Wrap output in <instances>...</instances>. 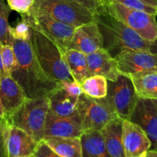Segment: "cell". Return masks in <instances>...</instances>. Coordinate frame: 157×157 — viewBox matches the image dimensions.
Listing matches in <instances>:
<instances>
[{
    "label": "cell",
    "mask_w": 157,
    "mask_h": 157,
    "mask_svg": "<svg viewBox=\"0 0 157 157\" xmlns=\"http://www.w3.org/2000/svg\"><path fill=\"white\" fill-rule=\"evenodd\" d=\"M12 48L17 59V65L11 77L21 87L26 98L47 97L60 86L59 81L47 75L40 66L30 40L13 39Z\"/></svg>",
    "instance_id": "6da1fadb"
},
{
    "label": "cell",
    "mask_w": 157,
    "mask_h": 157,
    "mask_svg": "<svg viewBox=\"0 0 157 157\" xmlns=\"http://www.w3.org/2000/svg\"><path fill=\"white\" fill-rule=\"evenodd\" d=\"M94 21L101 32L103 48L113 58L125 50L157 53V41L145 39L133 29L110 15L104 6L94 15Z\"/></svg>",
    "instance_id": "7a4b0ae2"
},
{
    "label": "cell",
    "mask_w": 157,
    "mask_h": 157,
    "mask_svg": "<svg viewBox=\"0 0 157 157\" xmlns=\"http://www.w3.org/2000/svg\"><path fill=\"white\" fill-rule=\"evenodd\" d=\"M31 41L37 60L46 75L59 82L74 80L61 49L55 43L34 29H32Z\"/></svg>",
    "instance_id": "3957f363"
},
{
    "label": "cell",
    "mask_w": 157,
    "mask_h": 157,
    "mask_svg": "<svg viewBox=\"0 0 157 157\" xmlns=\"http://www.w3.org/2000/svg\"><path fill=\"white\" fill-rule=\"evenodd\" d=\"M48 111L49 101L47 97L26 98L13 114L5 119L9 124L23 130L39 143L44 137V124Z\"/></svg>",
    "instance_id": "277c9868"
},
{
    "label": "cell",
    "mask_w": 157,
    "mask_h": 157,
    "mask_svg": "<svg viewBox=\"0 0 157 157\" xmlns=\"http://www.w3.org/2000/svg\"><path fill=\"white\" fill-rule=\"evenodd\" d=\"M31 9L75 28L94 21L91 12L71 0H35Z\"/></svg>",
    "instance_id": "5b68a950"
},
{
    "label": "cell",
    "mask_w": 157,
    "mask_h": 157,
    "mask_svg": "<svg viewBox=\"0 0 157 157\" xmlns=\"http://www.w3.org/2000/svg\"><path fill=\"white\" fill-rule=\"evenodd\" d=\"M139 98L130 77L121 74L116 81H107V94L102 99L118 117L128 120Z\"/></svg>",
    "instance_id": "8992f818"
},
{
    "label": "cell",
    "mask_w": 157,
    "mask_h": 157,
    "mask_svg": "<svg viewBox=\"0 0 157 157\" xmlns=\"http://www.w3.org/2000/svg\"><path fill=\"white\" fill-rule=\"evenodd\" d=\"M111 15L133 29L148 41H157L156 15L144 11L130 9L117 2L103 4Z\"/></svg>",
    "instance_id": "52a82bcc"
},
{
    "label": "cell",
    "mask_w": 157,
    "mask_h": 157,
    "mask_svg": "<svg viewBox=\"0 0 157 157\" xmlns=\"http://www.w3.org/2000/svg\"><path fill=\"white\" fill-rule=\"evenodd\" d=\"M21 16L25 18L32 29L44 34L61 49V52L68 49L75 28L55 19L44 13L32 9Z\"/></svg>",
    "instance_id": "ba28073f"
},
{
    "label": "cell",
    "mask_w": 157,
    "mask_h": 157,
    "mask_svg": "<svg viewBox=\"0 0 157 157\" xmlns=\"http://www.w3.org/2000/svg\"><path fill=\"white\" fill-rule=\"evenodd\" d=\"M78 111L84 131L101 130L112 120L118 117L102 98L94 99L84 93L78 98Z\"/></svg>",
    "instance_id": "9c48e42d"
},
{
    "label": "cell",
    "mask_w": 157,
    "mask_h": 157,
    "mask_svg": "<svg viewBox=\"0 0 157 157\" xmlns=\"http://www.w3.org/2000/svg\"><path fill=\"white\" fill-rule=\"evenodd\" d=\"M128 120L145 132L150 150L157 151V100L140 98Z\"/></svg>",
    "instance_id": "30bf717a"
},
{
    "label": "cell",
    "mask_w": 157,
    "mask_h": 157,
    "mask_svg": "<svg viewBox=\"0 0 157 157\" xmlns=\"http://www.w3.org/2000/svg\"><path fill=\"white\" fill-rule=\"evenodd\" d=\"M119 72L130 75L157 71V53L137 50H125L114 58Z\"/></svg>",
    "instance_id": "8fae6325"
},
{
    "label": "cell",
    "mask_w": 157,
    "mask_h": 157,
    "mask_svg": "<svg viewBox=\"0 0 157 157\" xmlns=\"http://www.w3.org/2000/svg\"><path fill=\"white\" fill-rule=\"evenodd\" d=\"M2 138L6 157L32 156L38 144L25 131L15 126L11 125L7 121Z\"/></svg>",
    "instance_id": "7c38bea8"
},
{
    "label": "cell",
    "mask_w": 157,
    "mask_h": 157,
    "mask_svg": "<svg viewBox=\"0 0 157 157\" xmlns=\"http://www.w3.org/2000/svg\"><path fill=\"white\" fill-rule=\"evenodd\" d=\"M84 132L79 115L59 117L49 110L44 124V137H81Z\"/></svg>",
    "instance_id": "4fadbf2b"
},
{
    "label": "cell",
    "mask_w": 157,
    "mask_h": 157,
    "mask_svg": "<svg viewBox=\"0 0 157 157\" xmlns=\"http://www.w3.org/2000/svg\"><path fill=\"white\" fill-rule=\"evenodd\" d=\"M122 140L125 157H144L150 151V141L145 132L129 120H123Z\"/></svg>",
    "instance_id": "5bb4252c"
},
{
    "label": "cell",
    "mask_w": 157,
    "mask_h": 157,
    "mask_svg": "<svg viewBox=\"0 0 157 157\" xmlns=\"http://www.w3.org/2000/svg\"><path fill=\"white\" fill-rule=\"evenodd\" d=\"M101 48H103V39L95 21L75 28L68 49L87 55Z\"/></svg>",
    "instance_id": "9a60e30c"
},
{
    "label": "cell",
    "mask_w": 157,
    "mask_h": 157,
    "mask_svg": "<svg viewBox=\"0 0 157 157\" xmlns=\"http://www.w3.org/2000/svg\"><path fill=\"white\" fill-rule=\"evenodd\" d=\"M89 76L101 75L107 81H114L121 73L114 58L105 49L101 48L86 55Z\"/></svg>",
    "instance_id": "2e32d148"
},
{
    "label": "cell",
    "mask_w": 157,
    "mask_h": 157,
    "mask_svg": "<svg viewBox=\"0 0 157 157\" xmlns=\"http://www.w3.org/2000/svg\"><path fill=\"white\" fill-rule=\"evenodd\" d=\"M0 100L5 110V118L13 114L26 100L25 94L11 76H1Z\"/></svg>",
    "instance_id": "e0dca14e"
},
{
    "label": "cell",
    "mask_w": 157,
    "mask_h": 157,
    "mask_svg": "<svg viewBox=\"0 0 157 157\" xmlns=\"http://www.w3.org/2000/svg\"><path fill=\"white\" fill-rule=\"evenodd\" d=\"M49 110L59 117H72L78 114V98L71 96L61 86L48 94Z\"/></svg>",
    "instance_id": "ac0fdd59"
},
{
    "label": "cell",
    "mask_w": 157,
    "mask_h": 157,
    "mask_svg": "<svg viewBox=\"0 0 157 157\" xmlns=\"http://www.w3.org/2000/svg\"><path fill=\"white\" fill-rule=\"evenodd\" d=\"M122 130L123 120L117 117L109 122L101 130L110 157H125L123 146Z\"/></svg>",
    "instance_id": "d6986e66"
},
{
    "label": "cell",
    "mask_w": 157,
    "mask_h": 157,
    "mask_svg": "<svg viewBox=\"0 0 157 157\" xmlns=\"http://www.w3.org/2000/svg\"><path fill=\"white\" fill-rule=\"evenodd\" d=\"M80 140L82 157H110L101 130H85Z\"/></svg>",
    "instance_id": "ffe728a7"
},
{
    "label": "cell",
    "mask_w": 157,
    "mask_h": 157,
    "mask_svg": "<svg viewBox=\"0 0 157 157\" xmlns=\"http://www.w3.org/2000/svg\"><path fill=\"white\" fill-rule=\"evenodd\" d=\"M61 53L73 79L81 84L89 77L86 55L75 49H67Z\"/></svg>",
    "instance_id": "44dd1931"
},
{
    "label": "cell",
    "mask_w": 157,
    "mask_h": 157,
    "mask_svg": "<svg viewBox=\"0 0 157 157\" xmlns=\"http://www.w3.org/2000/svg\"><path fill=\"white\" fill-rule=\"evenodd\" d=\"M129 76L139 98L157 100V71L140 72Z\"/></svg>",
    "instance_id": "7402d4cb"
},
{
    "label": "cell",
    "mask_w": 157,
    "mask_h": 157,
    "mask_svg": "<svg viewBox=\"0 0 157 157\" xmlns=\"http://www.w3.org/2000/svg\"><path fill=\"white\" fill-rule=\"evenodd\" d=\"M43 140L61 157H82L80 138L48 136Z\"/></svg>",
    "instance_id": "603a6c76"
},
{
    "label": "cell",
    "mask_w": 157,
    "mask_h": 157,
    "mask_svg": "<svg viewBox=\"0 0 157 157\" xmlns=\"http://www.w3.org/2000/svg\"><path fill=\"white\" fill-rule=\"evenodd\" d=\"M81 87L84 94L94 99L104 98L107 94V80L101 75L89 76Z\"/></svg>",
    "instance_id": "cb8c5ba5"
},
{
    "label": "cell",
    "mask_w": 157,
    "mask_h": 157,
    "mask_svg": "<svg viewBox=\"0 0 157 157\" xmlns=\"http://www.w3.org/2000/svg\"><path fill=\"white\" fill-rule=\"evenodd\" d=\"M10 8L5 0H0V43L3 44H12L13 38L9 34V17Z\"/></svg>",
    "instance_id": "d4e9b609"
},
{
    "label": "cell",
    "mask_w": 157,
    "mask_h": 157,
    "mask_svg": "<svg viewBox=\"0 0 157 157\" xmlns=\"http://www.w3.org/2000/svg\"><path fill=\"white\" fill-rule=\"evenodd\" d=\"M2 61L6 75L11 76L17 65V59L12 44H1Z\"/></svg>",
    "instance_id": "484cf974"
},
{
    "label": "cell",
    "mask_w": 157,
    "mask_h": 157,
    "mask_svg": "<svg viewBox=\"0 0 157 157\" xmlns=\"http://www.w3.org/2000/svg\"><path fill=\"white\" fill-rule=\"evenodd\" d=\"M9 34L13 39L28 41L32 37V28L25 18L21 16V20L14 27H9Z\"/></svg>",
    "instance_id": "4316f807"
},
{
    "label": "cell",
    "mask_w": 157,
    "mask_h": 157,
    "mask_svg": "<svg viewBox=\"0 0 157 157\" xmlns=\"http://www.w3.org/2000/svg\"><path fill=\"white\" fill-rule=\"evenodd\" d=\"M99 1L101 5L108 2H117L126 6V7L130 8V9L144 11V12H148V13L157 15L156 8L148 6L140 0H99Z\"/></svg>",
    "instance_id": "83f0119b"
},
{
    "label": "cell",
    "mask_w": 157,
    "mask_h": 157,
    "mask_svg": "<svg viewBox=\"0 0 157 157\" xmlns=\"http://www.w3.org/2000/svg\"><path fill=\"white\" fill-rule=\"evenodd\" d=\"M6 1L11 10L15 11L20 15L29 12L35 2V0H6Z\"/></svg>",
    "instance_id": "f1b7e54d"
},
{
    "label": "cell",
    "mask_w": 157,
    "mask_h": 157,
    "mask_svg": "<svg viewBox=\"0 0 157 157\" xmlns=\"http://www.w3.org/2000/svg\"><path fill=\"white\" fill-rule=\"evenodd\" d=\"M33 156L34 157H61L52 150L43 140L38 143Z\"/></svg>",
    "instance_id": "f546056e"
},
{
    "label": "cell",
    "mask_w": 157,
    "mask_h": 157,
    "mask_svg": "<svg viewBox=\"0 0 157 157\" xmlns=\"http://www.w3.org/2000/svg\"><path fill=\"white\" fill-rule=\"evenodd\" d=\"M60 86L64 90H65L67 93L71 96L75 98H79L83 94L81 84L77 83L76 81H64L60 82Z\"/></svg>",
    "instance_id": "4dcf8cb0"
},
{
    "label": "cell",
    "mask_w": 157,
    "mask_h": 157,
    "mask_svg": "<svg viewBox=\"0 0 157 157\" xmlns=\"http://www.w3.org/2000/svg\"><path fill=\"white\" fill-rule=\"evenodd\" d=\"M71 1L85 8L87 10L91 12L94 15H95L98 12V11L99 10L101 6L99 0H71Z\"/></svg>",
    "instance_id": "1f68e13d"
},
{
    "label": "cell",
    "mask_w": 157,
    "mask_h": 157,
    "mask_svg": "<svg viewBox=\"0 0 157 157\" xmlns=\"http://www.w3.org/2000/svg\"><path fill=\"white\" fill-rule=\"evenodd\" d=\"M6 121L5 118L3 119H0V139L2 136L3 133H4L5 128H6Z\"/></svg>",
    "instance_id": "d6a6232c"
},
{
    "label": "cell",
    "mask_w": 157,
    "mask_h": 157,
    "mask_svg": "<svg viewBox=\"0 0 157 157\" xmlns=\"http://www.w3.org/2000/svg\"><path fill=\"white\" fill-rule=\"evenodd\" d=\"M0 157H6V151H5V146H4V140L2 136L0 139Z\"/></svg>",
    "instance_id": "836d02e7"
},
{
    "label": "cell",
    "mask_w": 157,
    "mask_h": 157,
    "mask_svg": "<svg viewBox=\"0 0 157 157\" xmlns=\"http://www.w3.org/2000/svg\"><path fill=\"white\" fill-rule=\"evenodd\" d=\"M140 1L144 2L148 6H152V7L156 8L157 9V0H140Z\"/></svg>",
    "instance_id": "e575fe53"
},
{
    "label": "cell",
    "mask_w": 157,
    "mask_h": 157,
    "mask_svg": "<svg viewBox=\"0 0 157 157\" xmlns=\"http://www.w3.org/2000/svg\"><path fill=\"white\" fill-rule=\"evenodd\" d=\"M1 44L2 43H0V75L1 76H4L6 75L4 71V68H3L2 65V55H1Z\"/></svg>",
    "instance_id": "d590c367"
},
{
    "label": "cell",
    "mask_w": 157,
    "mask_h": 157,
    "mask_svg": "<svg viewBox=\"0 0 157 157\" xmlns=\"http://www.w3.org/2000/svg\"><path fill=\"white\" fill-rule=\"evenodd\" d=\"M144 157H157L156 150H150Z\"/></svg>",
    "instance_id": "8d00e7d4"
},
{
    "label": "cell",
    "mask_w": 157,
    "mask_h": 157,
    "mask_svg": "<svg viewBox=\"0 0 157 157\" xmlns=\"http://www.w3.org/2000/svg\"><path fill=\"white\" fill-rule=\"evenodd\" d=\"M3 118H5V110L1 100H0V119H3Z\"/></svg>",
    "instance_id": "74e56055"
},
{
    "label": "cell",
    "mask_w": 157,
    "mask_h": 157,
    "mask_svg": "<svg viewBox=\"0 0 157 157\" xmlns=\"http://www.w3.org/2000/svg\"><path fill=\"white\" fill-rule=\"evenodd\" d=\"M24 157H34L33 155H32V156H24Z\"/></svg>",
    "instance_id": "f35d334b"
},
{
    "label": "cell",
    "mask_w": 157,
    "mask_h": 157,
    "mask_svg": "<svg viewBox=\"0 0 157 157\" xmlns=\"http://www.w3.org/2000/svg\"><path fill=\"white\" fill-rule=\"evenodd\" d=\"M0 81H1V75H0Z\"/></svg>",
    "instance_id": "ab89813d"
}]
</instances>
